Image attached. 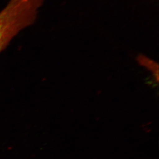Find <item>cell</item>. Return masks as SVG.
<instances>
[{
  "instance_id": "1",
  "label": "cell",
  "mask_w": 159,
  "mask_h": 159,
  "mask_svg": "<svg viewBox=\"0 0 159 159\" xmlns=\"http://www.w3.org/2000/svg\"><path fill=\"white\" fill-rule=\"evenodd\" d=\"M44 0H11L0 11V52L36 19Z\"/></svg>"
},
{
  "instance_id": "2",
  "label": "cell",
  "mask_w": 159,
  "mask_h": 159,
  "mask_svg": "<svg viewBox=\"0 0 159 159\" xmlns=\"http://www.w3.org/2000/svg\"><path fill=\"white\" fill-rule=\"evenodd\" d=\"M138 61L143 66H146L148 69L152 72V73L155 75V78L158 81L159 77V71H158V65L155 62L150 60L146 57L142 56L141 57H139Z\"/></svg>"
}]
</instances>
